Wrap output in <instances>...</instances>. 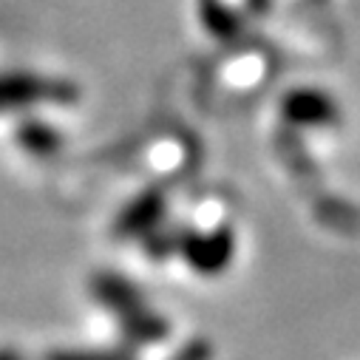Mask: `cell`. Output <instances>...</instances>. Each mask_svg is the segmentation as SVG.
<instances>
[{
    "label": "cell",
    "instance_id": "3957f363",
    "mask_svg": "<svg viewBox=\"0 0 360 360\" xmlns=\"http://www.w3.org/2000/svg\"><path fill=\"white\" fill-rule=\"evenodd\" d=\"M179 250L188 258V264L202 276H216L230 264L236 252V236L227 227L210 230V233H188L179 238Z\"/></svg>",
    "mask_w": 360,
    "mask_h": 360
},
{
    "label": "cell",
    "instance_id": "7a4b0ae2",
    "mask_svg": "<svg viewBox=\"0 0 360 360\" xmlns=\"http://www.w3.org/2000/svg\"><path fill=\"white\" fill-rule=\"evenodd\" d=\"M79 97V88L63 77H43L32 71H4L0 74V114L20 111L43 103L71 105Z\"/></svg>",
    "mask_w": 360,
    "mask_h": 360
},
{
    "label": "cell",
    "instance_id": "5b68a950",
    "mask_svg": "<svg viewBox=\"0 0 360 360\" xmlns=\"http://www.w3.org/2000/svg\"><path fill=\"white\" fill-rule=\"evenodd\" d=\"M165 210H167V196L159 188H150L125 205V210L120 213V219L114 224V233L120 238L148 236L150 230L159 227V221L165 219Z\"/></svg>",
    "mask_w": 360,
    "mask_h": 360
},
{
    "label": "cell",
    "instance_id": "8992f818",
    "mask_svg": "<svg viewBox=\"0 0 360 360\" xmlns=\"http://www.w3.org/2000/svg\"><path fill=\"white\" fill-rule=\"evenodd\" d=\"M18 142H20L23 150H29V153H34V156H51V153H57V150L63 148L60 131L51 128V125H46V122H40V120H26V122H20V128H18Z\"/></svg>",
    "mask_w": 360,
    "mask_h": 360
},
{
    "label": "cell",
    "instance_id": "6da1fadb",
    "mask_svg": "<svg viewBox=\"0 0 360 360\" xmlns=\"http://www.w3.org/2000/svg\"><path fill=\"white\" fill-rule=\"evenodd\" d=\"M91 292H94V298H100L105 304V309H111L117 318L125 321L131 335H136L142 340H153V338L165 335L167 323L145 307V298L136 292V287L128 278H122L117 273H100L91 281Z\"/></svg>",
    "mask_w": 360,
    "mask_h": 360
},
{
    "label": "cell",
    "instance_id": "ba28073f",
    "mask_svg": "<svg viewBox=\"0 0 360 360\" xmlns=\"http://www.w3.org/2000/svg\"><path fill=\"white\" fill-rule=\"evenodd\" d=\"M51 360H122L117 352H74V354H54Z\"/></svg>",
    "mask_w": 360,
    "mask_h": 360
},
{
    "label": "cell",
    "instance_id": "277c9868",
    "mask_svg": "<svg viewBox=\"0 0 360 360\" xmlns=\"http://www.w3.org/2000/svg\"><path fill=\"white\" fill-rule=\"evenodd\" d=\"M281 117L295 128H329L338 125V103L318 88H292L281 100Z\"/></svg>",
    "mask_w": 360,
    "mask_h": 360
},
{
    "label": "cell",
    "instance_id": "52a82bcc",
    "mask_svg": "<svg viewBox=\"0 0 360 360\" xmlns=\"http://www.w3.org/2000/svg\"><path fill=\"white\" fill-rule=\"evenodd\" d=\"M205 20H207V26L210 29H216L221 37H227L230 32H236V18H233V12L230 9H224V6H219L216 0H210V4H205Z\"/></svg>",
    "mask_w": 360,
    "mask_h": 360
}]
</instances>
